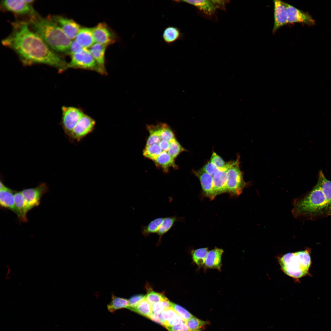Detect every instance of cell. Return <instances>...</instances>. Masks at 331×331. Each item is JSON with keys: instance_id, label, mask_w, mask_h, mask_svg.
I'll use <instances>...</instances> for the list:
<instances>
[{"instance_id": "6da1fadb", "label": "cell", "mask_w": 331, "mask_h": 331, "mask_svg": "<svg viewBox=\"0 0 331 331\" xmlns=\"http://www.w3.org/2000/svg\"><path fill=\"white\" fill-rule=\"evenodd\" d=\"M12 25L11 32L2 40V44L13 50L24 65L45 64L60 73L67 69L68 63L63 57L51 49L27 21L17 20Z\"/></svg>"}, {"instance_id": "7a4b0ae2", "label": "cell", "mask_w": 331, "mask_h": 331, "mask_svg": "<svg viewBox=\"0 0 331 331\" xmlns=\"http://www.w3.org/2000/svg\"><path fill=\"white\" fill-rule=\"evenodd\" d=\"M28 17L27 21L30 29L51 49L59 54H67L72 41L51 16L44 17L36 12Z\"/></svg>"}, {"instance_id": "3957f363", "label": "cell", "mask_w": 331, "mask_h": 331, "mask_svg": "<svg viewBox=\"0 0 331 331\" xmlns=\"http://www.w3.org/2000/svg\"><path fill=\"white\" fill-rule=\"evenodd\" d=\"M292 212L296 217L312 220L331 215V209L317 184L310 192L295 201Z\"/></svg>"}, {"instance_id": "277c9868", "label": "cell", "mask_w": 331, "mask_h": 331, "mask_svg": "<svg viewBox=\"0 0 331 331\" xmlns=\"http://www.w3.org/2000/svg\"><path fill=\"white\" fill-rule=\"evenodd\" d=\"M279 261L283 271L295 278H300L306 275L311 264L308 250L288 253L283 255Z\"/></svg>"}, {"instance_id": "5b68a950", "label": "cell", "mask_w": 331, "mask_h": 331, "mask_svg": "<svg viewBox=\"0 0 331 331\" xmlns=\"http://www.w3.org/2000/svg\"><path fill=\"white\" fill-rule=\"evenodd\" d=\"M67 68L91 70L103 75L106 74L98 65L89 50L85 48L71 56Z\"/></svg>"}, {"instance_id": "8992f818", "label": "cell", "mask_w": 331, "mask_h": 331, "mask_svg": "<svg viewBox=\"0 0 331 331\" xmlns=\"http://www.w3.org/2000/svg\"><path fill=\"white\" fill-rule=\"evenodd\" d=\"M239 157L232 162L227 171V191L236 196L239 195L245 185L239 166Z\"/></svg>"}, {"instance_id": "52a82bcc", "label": "cell", "mask_w": 331, "mask_h": 331, "mask_svg": "<svg viewBox=\"0 0 331 331\" xmlns=\"http://www.w3.org/2000/svg\"><path fill=\"white\" fill-rule=\"evenodd\" d=\"M61 125L65 135L69 138L74 127L84 114L80 108L73 106L62 108Z\"/></svg>"}, {"instance_id": "ba28073f", "label": "cell", "mask_w": 331, "mask_h": 331, "mask_svg": "<svg viewBox=\"0 0 331 331\" xmlns=\"http://www.w3.org/2000/svg\"><path fill=\"white\" fill-rule=\"evenodd\" d=\"M95 125V120L84 113L72 131L69 140L78 143L81 141L93 131Z\"/></svg>"}, {"instance_id": "9c48e42d", "label": "cell", "mask_w": 331, "mask_h": 331, "mask_svg": "<svg viewBox=\"0 0 331 331\" xmlns=\"http://www.w3.org/2000/svg\"><path fill=\"white\" fill-rule=\"evenodd\" d=\"M48 190L47 185L41 183L35 188L25 189L21 191L28 211L39 205L41 197Z\"/></svg>"}, {"instance_id": "30bf717a", "label": "cell", "mask_w": 331, "mask_h": 331, "mask_svg": "<svg viewBox=\"0 0 331 331\" xmlns=\"http://www.w3.org/2000/svg\"><path fill=\"white\" fill-rule=\"evenodd\" d=\"M92 29L95 43L107 46L114 44L117 40V36L104 22L98 23Z\"/></svg>"}, {"instance_id": "8fae6325", "label": "cell", "mask_w": 331, "mask_h": 331, "mask_svg": "<svg viewBox=\"0 0 331 331\" xmlns=\"http://www.w3.org/2000/svg\"><path fill=\"white\" fill-rule=\"evenodd\" d=\"M1 5L4 10L17 15L28 17L36 12L31 4L26 2L24 0H3L1 2Z\"/></svg>"}, {"instance_id": "7c38bea8", "label": "cell", "mask_w": 331, "mask_h": 331, "mask_svg": "<svg viewBox=\"0 0 331 331\" xmlns=\"http://www.w3.org/2000/svg\"><path fill=\"white\" fill-rule=\"evenodd\" d=\"M51 16L69 38L72 40L75 39L82 28L79 25L72 19L60 15Z\"/></svg>"}, {"instance_id": "4fadbf2b", "label": "cell", "mask_w": 331, "mask_h": 331, "mask_svg": "<svg viewBox=\"0 0 331 331\" xmlns=\"http://www.w3.org/2000/svg\"><path fill=\"white\" fill-rule=\"evenodd\" d=\"M274 24L272 32L288 24L287 3L280 0H273Z\"/></svg>"}, {"instance_id": "5bb4252c", "label": "cell", "mask_w": 331, "mask_h": 331, "mask_svg": "<svg viewBox=\"0 0 331 331\" xmlns=\"http://www.w3.org/2000/svg\"><path fill=\"white\" fill-rule=\"evenodd\" d=\"M177 2H184L193 5L209 15L214 13L218 9L225 5L224 1L220 0H177Z\"/></svg>"}, {"instance_id": "9a60e30c", "label": "cell", "mask_w": 331, "mask_h": 331, "mask_svg": "<svg viewBox=\"0 0 331 331\" xmlns=\"http://www.w3.org/2000/svg\"><path fill=\"white\" fill-rule=\"evenodd\" d=\"M288 24L296 23L312 25L315 24L314 20L308 13L303 12L287 3Z\"/></svg>"}, {"instance_id": "2e32d148", "label": "cell", "mask_w": 331, "mask_h": 331, "mask_svg": "<svg viewBox=\"0 0 331 331\" xmlns=\"http://www.w3.org/2000/svg\"><path fill=\"white\" fill-rule=\"evenodd\" d=\"M232 162L227 163L224 167L220 169L213 177V189L216 196L227 192V173Z\"/></svg>"}, {"instance_id": "e0dca14e", "label": "cell", "mask_w": 331, "mask_h": 331, "mask_svg": "<svg viewBox=\"0 0 331 331\" xmlns=\"http://www.w3.org/2000/svg\"><path fill=\"white\" fill-rule=\"evenodd\" d=\"M194 173L200 181L204 195L212 200L215 197L213 186V177L202 169L194 171Z\"/></svg>"}, {"instance_id": "ac0fdd59", "label": "cell", "mask_w": 331, "mask_h": 331, "mask_svg": "<svg viewBox=\"0 0 331 331\" xmlns=\"http://www.w3.org/2000/svg\"><path fill=\"white\" fill-rule=\"evenodd\" d=\"M223 252V249L217 248L209 251L205 260V266L208 268L220 270L222 265L221 258Z\"/></svg>"}, {"instance_id": "d6986e66", "label": "cell", "mask_w": 331, "mask_h": 331, "mask_svg": "<svg viewBox=\"0 0 331 331\" xmlns=\"http://www.w3.org/2000/svg\"><path fill=\"white\" fill-rule=\"evenodd\" d=\"M15 192L4 186L0 190V204L1 206L9 209L16 213L14 197Z\"/></svg>"}, {"instance_id": "ffe728a7", "label": "cell", "mask_w": 331, "mask_h": 331, "mask_svg": "<svg viewBox=\"0 0 331 331\" xmlns=\"http://www.w3.org/2000/svg\"><path fill=\"white\" fill-rule=\"evenodd\" d=\"M75 40L84 48H90L95 43L92 28L82 27Z\"/></svg>"}, {"instance_id": "44dd1931", "label": "cell", "mask_w": 331, "mask_h": 331, "mask_svg": "<svg viewBox=\"0 0 331 331\" xmlns=\"http://www.w3.org/2000/svg\"><path fill=\"white\" fill-rule=\"evenodd\" d=\"M107 46L97 43H94L89 49L93 57L100 68L105 73V55Z\"/></svg>"}, {"instance_id": "7402d4cb", "label": "cell", "mask_w": 331, "mask_h": 331, "mask_svg": "<svg viewBox=\"0 0 331 331\" xmlns=\"http://www.w3.org/2000/svg\"><path fill=\"white\" fill-rule=\"evenodd\" d=\"M14 197L16 214L21 221L24 222H27L26 214L28 211L21 192H15Z\"/></svg>"}, {"instance_id": "603a6c76", "label": "cell", "mask_w": 331, "mask_h": 331, "mask_svg": "<svg viewBox=\"0 0 331 331\" xmlns=\"http://www.w3.org/2000/svg\"><path fill=\"white\" fill-rule=\"evenodd\" d=\"M182 37V34L179 29L173 26H169L164 30L162 35V39L167 44H173Z\"/></svg>"}, {"instance_id": "cb8c5ba5", "label": "cell", "mask_w": 331, "mask_h": 331, "mask_svg": "<svg viewBox=\"0 0 331 331\" xmlns=\"http://www.w3.org/2000/svg\"><path fill=\"white\" fill-rule=\"evenodd\" d=\"M317 184L323 192L331 209V181L326 178L322 170L319 171Z\"/></svg>"}, {"instance_id": "d4e9b609", "label": "cell", "mask_w": 331, "mask_h": 331, "mask_svg": "<svg viewBox=\"0 0 331 331\" xmlns=\"http://www.w3.org/2000/svg\"><path fill=\"white\" fill-rule=\"evenodd\" d=\"M181 219L180 218L177 217L176 216L164 217L157 233L159 236L158 242V244L161 243L162 236L171 229L176 222L179 221Z\"/></svg>"}, {"instance_id": "484cf974", "label": "cell", "mask_w": 331, "mask_h": 331, "mask_svg": "<svg viewBox=\"0 0 331 331\" xmlns=\"http://www.w3.org/2000/svg\"><path fill=\"white\" fill-rule=\"evenodd\" d=\"M174 160L167 152L162 151L154 161L158 166L161 167L165 172H167L170 167H177Z\"/></svg>"}, {"instance_id": "4316f807", "label": "cell", "mask_w": 331, "mask_h": 331, "mask_svg": "<svg viewBox=\"0 0 331 331\" xmlns=\"http://www.w3.org/2000/svg\"><path fill=\"white\" fill-rule=\"evenodd\" d=\"M111 295V300L107 305L108 311L113 313L121 309L128 308V300L125 298L117 296L112 293Z\"/></svg>"}, {"instance_id": "83f0119b", "label": "cell", "mask_w": 331, "mask_h": 331, "mask_svg": "<svg viewBox=\"0 0 331 331\" xmlns=\"http://www.w3.org/2000/svg\"><path fill=\"white\" fill-rule=\"evenodd\" d=\"M164 217H158L151 220L146 225L141 226V232L143 236L147 237L151 234H157Z\"/></svg>"}, {"instance_id": "f1b7e54d", "label": "cell", "mask_w": 331, "mask_h": 331, "mask_svg": "<svg viewBox=\"0 0 331 331\" xmlns=\"http://www.w3.org/2000/svg\"><path fill=\"white\" fill-rule=\"evenodd\" d=\"M208 252L207 248L198 249L192 251L193 261L199 267L205 266V260Z\"/></svg>"}, {"instance_id": "f546056e", "label": "cell", "mask_w": 331, "mask_h": 331, "mask_svg": "<svg viewBox=\"0 0 331 331\" xmlns=\"http://www.w3.org/2000/svg\"><path fill=\"white\" fill-rule=\"evenodd\" d=\"M146 287L147 294L145 295V298L151 306L167 298L164 294L154 291L151 287L148 286V285H147Z\"/></svg>"}, {"instance_id": "4dcf8cb0", "label": "cell", "mask_w": 331, "mask_h": 331, "mask_svg": "<svg viewBox=\"0 0 331 331\" xmlns=\"http://www.w3.org/2000/svg\"><path fill=\"white\" fill-rule=\"evenodd\" d=\"M132 311L148 318L152 312V306L146 299L145 297Z\"/></svg>"}, {"instance_id": "1f68e13d", "label": "cell", "mask_w": 331, "mask_h": 331, "mask_svg": "<svg viewBox=\"0 0 331 331\" xmlns=\"http://www.w3.org/2000/svg\"><path fill=\"white\" fill-rule=\"evenodd\" d=\"M162 152L158 144H154L146 146L143 150V154L145 157L154 161Z\"/></svg>"}, {"instance_id": "d6a6232c", "label": "cell", "mask_w": 331, "mask_h": 331, "mask_svg": "<svg viewBox=\"0 0 331 331\" xmlns=\"http://www.w3.org/2000/svg\"><path fill=\"white\" fill-rule=\"evenodd\" d=\"M185 323L191 331H202L201 328L207 322L193 316L185 321Z\"/></svg>"}, {"instance_id": "836d02e7", "label": "cell", "mask_w": 331, "mask_h": 331, "mask_svg": "<svg viewBox=\"0 0 331 331\" xmlns=\"http://www.w3.org/2000/svg\"><path fill=\"white\" fill-rule=\"evenodd\" d=\"M172 307V302L166 298L152 306V313L159 314L164 310Z\"/></svg>"}, {"instance_id": "e575fe53", "label": "cell", "mask_w": 331, "mask_h": 331, "mask_svg": "<svg viewBox=\"0 0 331 331\" xmlns=\"http://www.w3.org/2000/svg\"><path fill=\"white\" fill-rule=\"evenodd\" d=\"M185 150L184 148L175 139L169 142V145L167 152L169 155L175 158L182 152Z\"/></svg>"}, {"instance_id": "d590c367", "label": "cell", "mask_w": 331, "mask_h": 331, "mask_svg": "<svg viewBox=\"0 0 331 331\" xmlns=\"http://www.w3.org/2000/svg\"><path fill=\"white\" fill-rule=\"evenodd\" d=\"M161 140H166L169 142L175 139L173 132L166 124L162 123L160 135Z\"/></svg>"}, {"instance_id": "8d00e7d4", "label": "cell", "mask_w": 331, "mask_h": 331, "mask_svg": "<svg viewBox=\"0 0 331 331\" xmlns=\"http://www.w3.org/2000/svg\"><path fill=\"white\" fill-rule=\"evenodd\" d=\"M172 307L185 321L193 316L188 311L179 305L172 302Z\"/></svg>"}, {"instance_id": "74e56055", "label": "cell", "mask_w": 331, "mask_h": 331, "mask_svg": "<svg viewBox=\"0 0 331 331\" xmlns=\"http://www.w3.org/2000/svg\"><path fill=\"white\" fill-rule=\"evenodd\" d=\"M178 315L174 309L172 307L162 311L159 314V316L161 319L164 321V324L165 322L172 320Z\"/></svg>"}, {"instance_id": "f35d334b", "label": "cell", "mask_w": 331, "mask_h": 331, "mask_svg": "<svg viewBox=\"0 0 331 331\" xmlns=\"http://www.w3.org/2000/svg\"><path fill=\"white\" fill-rule=\"evenodd\" d=\"M145 295L142 294L135 295L128 300V307L127 309L132 311L145 297Z\"/></svg>"}, {"instance_id": "ab89813d", "label": "cell", "mask_w": 331, "mask_h": 331, "mask_svg": "<svg viewBox=\"0 0 331 331\" xmlns=\"http://www.w3.org/2000/svg\"><path fill=\"white\" fill-rule=\"evenodd\" d=\"M222 168L218 167L211 162H207L201 169L213 177L218 171Z\"/></svg>"}, {"instance_id": "60d3db41", "label": "cell", "mask_w": 331, "mask_h": 331, "mask_svg": "<svg viewBox=\"0 0 331 331\" xmlns=\"http://www.w3.org/2000/svg\"><path fill=\"white\" fill-rule=\"evenodd\" d=\"M210 162L220 168L224 167L227 163H226L220 156L215 152H213L212 154Z\"/></svg>"}, {"instance_id": "b9f144b4", "label": "cell", "mask_w": 331, "mask_h": 331, "mask_svg": "<svg viewBox=\"0 0 331 331\" xmlns=\"http://www.w3.org/2000/svg\"><path fill=\"white\" fill-rule=\"evenodd\" d=\"M84 48L75 40L72 41L67 54L71 56L83 49Z\"/></svg>"}, {"instance_id": "7bdbcfd3", "label": "cell", "mask_w": 331, "mask_h": 331, "mask_svg": "<svg viewBox=\"0 0 331 331\" xmlns=\"http://www.w3.org/2000/svg\"><path fill=\"white\" fill-rule=\"evenodd\" d=\"M166 328L169 331H191L185 322L178 325Z\"/></svg>"}, {"instance_id": "ee69618b", "label": "cell", "mask_w": 331, "mask_h": 331, "mask_svg": "<svg viewBox=\"0 0 331 331\" xmlns=\"http://www.w3.org/2000/svg\"><path fill=\"white\" fill-rule=\"evenodd\" d=\"M185 322V321L178 315L172 320L165 322L163 326L166 328L167 327L172 326Z\"/></svg>"}, {"instance_id": "f6af8a7d", "label": "cell", "mask_w": 331, "mask_h": 331, "mask_svg": "<svg viewBox=\"0 0 331 331\" xmlns=\"http://www.w3.org/2000/svg\"><path fill=\"white\" fill-rule=\"evenodd\" d=\"M148 318L163 326L164 325V322L160 318L159 314L152 313Z\"/></svg>"}, {"instance_id": "bcb514c9", "label": "cell", "mask_w": 331, "mask_h": 331, "mask_svg": "<svg viewBox=\"0 0 331 331\" xmlns=\"http://www.w3.org/2000/svg\"><path fill=\"white\" fill-rule=\"evenodd\" d=\"M162 151L167 152L169 145V142L166 140H161L158 144Z\"/></svg>"}, {"instance_id": "7dc6e473", "label": "cell", "mask_w": 331, "mask_h": 331, "mask_svg": "<svg viewBox=\"0 0 331 331\" xmlns=\"http://www.w3.org/2000/svg\"><path fill=\"white\" fill-rule=\"evenodd\" d=\"M24 1L30 4H31L34 1L33 0H24Z\"/></svg>"}]
</instances>
